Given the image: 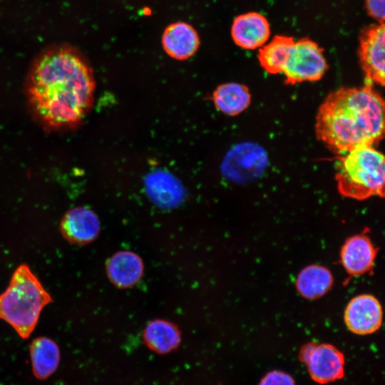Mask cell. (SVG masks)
I'll return each mask as SVG.
<instances>
[{"label":"cell","mask_w":385,"mask_h":385,"mask_svg":"<svg viewBox=\"0 0 385 385\" xmlns=\"http://www.w3.org/2000/svg\"><path fill=\"white\" fill-rule=\"evenodd\" d=\"M96 82L86 58L66 43L51 46L34 59L25 91L28 105L46 129L76 127L92 108Z\"/></svg>","instance_id":"1"},{"label":"cell","mask_w":385,"mask_h":385,"mask_svg":"<svg viewBox=\"0 0 385 385\" xmlns=\"http://www.w3.org/2000/svg\"><path fill=\"white\" fill-rule=\"evenodd\" d=\"M30 356L34 374L39 379L50 376L56 370L60 361L58 346L46 337H38L32 342Z\"/></svg>","instance_id":"15"},{"label":"cell","mask_w":385,"mask_h":385,"mask_svg":"<svg viewBox=\"0 0 385 385\" xmlns=\"http://www.w3.org/2000/svg\"><path fill=\"white\" fill-rule=\"evenodd\" d=\"M270 35L267 19L257 12L237 16L231 28V36L235 44L248 50L262 47L267 43Z\"/></svg>","instance_id":"10"},{"label":"cell","mask_w":385,"mask_h":385,"mask_svg":"<svg viewBox=\"0 0 385 385\" xmlns=\"http://www.w3.org/2000/svg\"><path fill=\"white\" fill-rule=\"evenodd\" d=\"M259 385H295V384L289 374L280 371H273L267 374Z\"/></svg>","instance_id":"20"},{"label":"cell","mask_w":385,"mask_h":385,"mask_svg":"<svg viewBox=\"0 0 385 385\" xmlns=\"http://www.w3.org/2000/svg\"><path fill=\"white\" fill-rule=\"evenodd\" d=\"M327 70L322 48L313 41L302 38L291 48L282 73L285 83L293 85L319 80Z\"/></svg>","instance_id":"5"},{"label":"cell","mask_w":385,"mask_h":385,"mask_svg":"<svg viewBox=\"0 0 385 385\" xmlns=\"http://www.w3.org/2000/svg\"><path fill=\"white\" fill-rule=\"evenodd\" d=\"M294 43L292 37L274 36L270 42L260 47L258 59L261 66L271 74L282 73Z\"/></svg>","instance_id":"19"},{"label":"cell","mask_w":385,"mask_h":385,"mask_svg":"<svg viewBox=\"0 0 385 385\" xmlns=\"http://www.w3.org/2000/svg\"><path fill=\"white\" fill-rule=\"evenodd\" d=\"M315 131L317 138L337 154L374 145L384 137V101L371 85L341 88L320 106Z\"/></svg>","instance_id":"2"},{"label":"cell","mask_w":385,"mask_h":385,"mask_svg":"<svg viewBox=\"0 0 385 385\" xmlns=\"http://www.w3.org/2000/svg\"><path fill=\"white\" fill-rule=\"evenodd\" d=\"M143 272V264L135 253L120 251L115 253L107 264V273L111 282L120 287L136 284Z\"/></svg>","instance_id":"14"},{"label":"cell","mask_w":385,"mask_h":385,"mask_svg":"<svg viewBox=\"0 0 385 385\" xmlns=\"http://www.w3.org/2000/svg\"><path fill=\"white\" fill-rule=\"evenodd\" d=\"M145 190L150 198L158 205L172 207L180 203L183 189L179 180L170 173L156 170L147 175Z\"/></svg>","instance_id":"13"},{"label":"cell","mask_w":385,"mask_h":385,"mask_svg":"<svg viewBox=\"0 0 385 385\" xmlns=\"http://www.w3.org/2000/svg\"><path fill=\"white\" fill-rule=\"evenodd\" d=\"M212 98L217 110L226 115L234 116L247 108L250 104L251 94L245 85L227 83L217 86Z\"/></svg>","instance_id":"16"},{"label":"cell","mask_w":385,"mask_h":385,"mask_svg":"<svg viewBox=\"0 0 385 385\" xmlns=\"http://www.w3.org/2000/svg\"><path fill=\"white\" fill-rule=\"evenodd\" d=\"M50 294L27 265L14 272L7 288L0 294V319L11 325L22 339L35 329L43 307L52 302Z\"/></svg>","instance_id":"3"},{"label":"cell","mask_w":385,"mask_h":385,"mask_svg":"<svg viewBox=\"0 0 385 385\" xmlns=\"http://www.w3.org/2000/svg\"><path fill=\"white\" fill-rule=\"evenodd\" d=\"M382 308L379 300L370 294L351 299L344 311V322L353 333L366 335L377 331L382 322Z\"/></svg>","instance_id":"8"},{"label":"cell","mask_w":385,"mask_h":385,"mask_svg":"<svg viewBox=\"0 0 385 385\" xmlns=\"http://www.w3.org/2000/svg\"><path fill=\"white\" fill-rule=\"evenodd\" d=\"M377 254L369 237L356 235L349 237L341 249V262L351 275L357 276L368 272L374 266Z\"/></svg>","instance_id":"11"},{"label":"cell","mask_w":385,"mask_h":385,"mask_svg":"<svg viewBox=\"0 0 385 385\" xmlns=\"http://www.w3.org/2000/svg\"><path fill=\"white\" fill-rule=\"evenodd\" d=\"M300 359L307 364L312 379L318 383L332 382L344 376V355L329 344L305 345L300 351Z\"/></svg>","instance_id":"6"},{"label":"cell","mask_w":385,"mask_h":385,"mask_svg":"<svg viewBox=\"0 0 385 385\" xmlns=\"http://www.w3.org/2000/svg\"><path fill=\"white\" fill-rule=\"evenodd\" d=\"M333 277L325 267L312 265L304 267L296 279L298 292L304 298L314 299L324 295L332 287Z\"/></svg>","instance_id":"17"},{"label":"cell","mask_w":385,"mask_h":385,"mask_svg":"<svg viewBox=\"0 0 385 385\" xmlns=\"http://www.w3.org/2000/svg\"><path fill=\"white\" fill-rule=\"evenodd\" d=\"M385 0H366L369 14L379 23H383L385 16Z\"/></svg>","instance_id":"21"},{"label":"cell","mask_w":385,"mask_h":385,"mask_svg":"<svg viewBox=\"0 0 385 385\" xmlns=\"http://www.w3.org/2000/svg\"><path fill=\"white\" fill-rule=\"evenodd\" d=\"M384 22L369 27L361 35L359 53L366 84L384 86Z\"/></svg>","instance_id":"7"},{"label":"cell","mask_w":385,"mask_h":385,"mask_svg":"<svg viewBox=\"0 0 385 385\" xmlns=\"http://www.w3.org/2000/svg\"><path fill=\"white\" fill-rule=\"evenodd\" d=\"M384 155L373 145H361L339 158L336 180L339 193L364 200L384 195Z\"/></svg>","instance_id":"4"},{"label":"cell","mask_w":385,"mask_h":385,"mask_svg":"<svg viewBox=\"0 0 385 385\" xmlns=\"http://www.w3.org/2000/svg\"><path fill=\"white\" fill-rule=\"evenodd\" d=\"M200 37L193 26L185 22H175L166 27L162 36L165 53L177 60H187L200 46Z\"/></svg>","instance_id":"12"},{"label":"cell","mask_w":385,"mask_h":385,"mask_svg":"<svg viewBox=\"0 0 385 385\" xmlns=\"http://www.w3.org/2000/svg\"><path fill=\"white\" fill-rule=\"evenodd\" d=\"M147 346L158 354H166L177 348L180 342L178 329L165 320H154L148 324L144 332Z\"/></svg>","instance_id":"18"},{"label":"cell","mask_w":385,"mask_h":385,"mask_svg":"<svg viewBox=\"0 0 385 385\" xmlns=\"http://www.w3.org/2000/svg\"><path fill=\"white\" fill-rule=\"evenodd\" d=\"M60 230L69 242L86 245L98 237L100 222L93 210L84 207H76L64 215L61 221Z\"/></svg>","instance_id":"9"}]
</instances>
